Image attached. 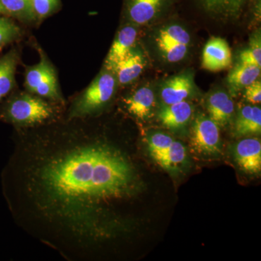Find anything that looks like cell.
Here are the masks:
<instances>
[{
  "instance_id": "cell-1",
  "label": "cell",
  "mask_w": 261,
  "mask_h": 261,
  "mask_svg": "<svg viewBox=\"0 0 261 261\" xmlns=\"http://www.w3.org/2000/svg\"><path fill=\"white\" fill-rule=\"evenodd\" d=\"M137 185L124 151L84 134L24 136L4 176L17 224L69 261L92 258L101 244L126 231L111 207Z\"/></svg>"
},
{
  "instance_id": "cell-2",
  "label": "cell",
  "mask_w": 261,
  "mask_h": 261,
  "mask_svg": "<svg viewBox=\"0 0 261 261\" xmlns=\"http://www.w3.org/2000/svg\"><path fill=\"white\" fill-rule=\"evenodd\" d=\"M116 85V76L109 70L99 73L73 102L68 113V119L87 118L102 109L112 99Z\"/></svg>"
},
{
  "instance_id": "cell-3",
  "label": "cell",
  "mask_w": 261,
  "mask_h": 261,
  "mask_svg": "<svg viewBox=\"0 0 261 261\" xmlns=\"http://www.w3.org/2000/svg\"><path fill=\"white\" fill-rule=\"evenodd\" d=\"M7 121L22 127L40 126L55 116V109L42 99L21 94L12 99L5 108Z\"/></svg>"
},
{
  "instance_id": "cell-4",
  "label": "cell",
  "mask_w": 261,
  "mask_h": 261,
  "mask_svg": "<svg viewBox=\"0 0 261 261\" xmlns=\"http://www.w3.org/2000/svg\"><path fill=\"white\" fill-rule=\"evenodd\" d=\"M154 42L160 55L171 63L183 61L188 53L191 37L178 24H171L160 29L154 37Z\"/></svg>"
},
{
  "instance_id": "cell-5",
  "label": "cell",
  "mask_w": 261,
  "mask_h": 261,
  "mask_svg": "<svg viewBox=\"0 0 261 261\" xmlns=\"http://www.w3.org/2000/svg\"><path fill=\"white\" fill-rule=\"evenodd\" d=\"M192 145L201 154H219L221 149L219 126L209 117L197 116L192 125Z\"/></svg>"
},
{
  "instance_id": "cell-6",
  "label": "cell",
  "mask_w": 261,
  "mask_h": 261,
  "mask_svg": "<svg viewBox=\"0 0 261 261\" xmlns=\"http://www.w3.org/2000/svg\"><path fill=\"white\" fill-rule=\"evenodd\" d=\"M193 75L184 73L171 77L163 84L161 97L163 104L171 105L185 101L195 92Z\"/></svg>"
},
{
  "instance_id": "cell-7",
  "label": "cell",
  "mask_w": 261,
  "mask_h": 261,
  "mask_svg": "<svg viewBox=\"0 0 261 261\" xmlns=\"http://www.w3.org/2000/svg\"><path fill=\"white\" fill-rule=\"evenodd\" d=\"M172 0H126V13L132 23L145 25L169 6Z\"/></svg>"
},
{
  "instance_id": "cell-8",
  "label": "cell",
  "mask_w": 261,
  "mask_h": 261,
  "mask_svg": "<svg viewBox=\"0 0 261 261\" xmlns=\"http://www.w3.org/2000/svg\"><path fill=\"white\" fill-rule=\"evenodd\" d=\"M231 61V51L228 42L222 38H211L202 53V67L211 71H219L228 68Z\"/></svg>"
},
{
  "instance_id": "cell-9",
  "label": "cell",
  "mask_w": 261,
  "mask_h": 261,
  "mask_svg": "<svg viewBox=\"0 0 261 261\" xmlns=\"http://www.w3.org/2000/svg\"><path fill=\"white\" fill-rule=\"evenodd\" d=\"M235 161L245 172L257 174L261 170V143L256 138L240 141L234 148Z\"/></svg>"
},
{
  "instance_id": "cell-10",
  "label": "cell",
  "mask_w": 261,
  "mask_h": 261,
  "mask_svg": "<svg viewBox=\"0 0 261 261\" xmlns=\"http://www.w3.org/2000/svg\"><path fill=\"white\" fill-rule=\"evenodd\" d=\"M145 65V57L140 51L134 47L121 61L115 65L111 71L114 72L118 83L126 85L140 76Z\"/></svg>"
},
{
  "instance_id": "cell-11",
  "label": "cell",
  "mask_w": 261,
  "mask_h": 261,
  "mask_svg": "<svg viewBox=\"0 0 261 261\" xmlns=\"http://www.w3.org/2000/svg\"><path fill=\"white\" fill-rule=\"evenodd\" d=\"M124 104L127 111L137 119H148L155 107L153 91L148 87H141L124 99Z\"/></svg>"
},
{
  "instance_id": "cell-12",
  "label": "cell",
  "mask_w": 261,
  "mask_h": 261,
  "mask_svg": "<svg viewBox=\"0 0 261 261\" xmlns=\"http://www.w3.org/2000/svg\"><path fill=\"white\" fill-rule=\"evenodd\" d=\"M193 108L186 100L164 105L159 112V119L163 126L173 130L181 129L191 119Z\"/></svg>"
},
{
  "instance_id": "cell-13",
  "label": "cell",
  "mask_w": 261,
  "mask_h": 261,
  "mask_svg": "<svg viewBox=\"0 0 261 261\" xmlns=\"http://www.w3.org/2000/svg\"><path fill=\"white\" fill-rule=\"evenodd\" d=\"M137 29L130 25L123 27L118 32L106 58V68L108 70L111 71L115 65L121 61L133 49L137 40Z\"/></svg>"
},
{
  "instance_id": "cell-14",
  "label": "cell",
  "mask_w": 261,
  "mask_h": 261,
  "mask_svg": "<svg viewBox=\"0 0 261 261\" xmlns=\"http://www.w3.org/2000/svg\"><path fill=\"white\" fill-rule=\"evenodd\" d=\"M209 118L220 126H225L232 118L234 106L231 98L224 91H216L209 96L207 102Z\"/></svg>"
},
{
  "instance_id": "cell-15",
  "label": "cell",
  "mask_w": 261,
  "mask_h": 261,
  "mask_svg": "<svg viewBox=\"0 0 261 261\" xmlns=\"http://www.w3.org/2000/svg\"><path fill=\"white\" fill-rule=\"evenodd\" d=\"M250 0H197L206 13L223 18H238Z\"/></svg>"
},
{
  "instance_id": "cell-16",
  "label": "cell",
  "mask_w": 261,
  "mask_h": 261,
  "mask_svg": "<svg viewBox=\"0 0 261 261\" xmlns=\"http://www.w3.org/2000/svg\"><path fill=\"white\" fill-rule=\"evenodd\" d=\"M235 135L238 137L260 135L261 109L257 106H244L239 111L235 122Z\"/></svg>"
},
{
  "instance_id": "cell-17",
  "label": "cell",
  "mask_w": 261,
  "mask_h": 261,
  "mask_svg": "<svg viewBox=\"0 0 261 261\" xmlns=\"http://www.w3.org/2000/svg\"><path fill=\"white\" fill-rule=\"evenodd\" d=\"M260 67L240 63L228 73L227 83L231 94H237L258 80Z\"/></svg>"
},
{
  "instance_id": "cell-18",
  "label": "cell",
  "mask_w": 261,
  "mask_h": 261,
  "mask_svg": "<svg viewBox=\"0 0 261 261\" xmlns=\"http://www.w3.org/2000/svg\"><path fill=\"white\" fill-rule=\"evenodd\" d=\"M18 56L15 51H10L0 59V100L15 85V73Z\"/></svg>"
},
{
  "instance_id": "cell-19",
  "label": "cell",
  "mask_w": 261,
  "mask_h": 261,
  "mask_svg": "<svg viewBox=\"0 0 261 261\" xmlns=\"http://www.w3.org/2000/svg\"><path fill=\"white\" fill-rule=\"evenodd\" d=\"M154 160L166 171H177L186 161V148L181 142L174 140L163 153Z\"/></svg>"
},
{
  "instance_id": "cell-20",
  "label": "cell",
  "mask_w": 261,
  "mask_h": 261,
  "mask_svg": "<svg viewBox=\"0 0 261 261\" xmlns=\"http://www.w3.org/2000/svg\"><path fill=\"white\" fill-rule=\"evenodd\" d=\"M5 13L23 20H32L36 18L32 0H0Z\"/></svg>"
},
{
  "instance_id": "cell-21",
  "label": "cell",
  "mask_w": 261,
  "mask_h": 261,
  "mask_svg": "<svg viewBox=\"0 0 261 261\" xmlns=\"http://www.w3.org/2000/svg\"><path fill=\"white\" fill-rule=\"evenodd\" d=\"M54 68L44 58L37 65L31 67L25 74V87L34 93V90L41 82L47 77Z\"/></svg>"
},
{
  "instance_id": "cell-22",
  "label": "cell",
  "mask_w": 261,
  "mask_h": 261,
  "mask_svg": "<svg viewBox=\"0 0 261 261\" xmlns=\"http://www.w3.org/2000/svg\"><path fill=\"white\" fill-rule=\"evenodd\" d=\"M34 94L39 97L47 98L56 102H62L63 98L58 88V80L55 70L50 72L45 79L38 86Z\"/></svg>"
},
{
  "instance_id": "cell-23",
  "label": "cell",
  "mask_w": 261,
  "mask_h": 261,
  "mask_svg": "<svg viewBox=\"0 0 261 261\" xmlns=\"http://www.w3.org/2000/svg\"><path fill=\"white\" fill-rule=\"evenodd\" d=\"M240 63L261 67V46L260 35L252 38L250 46L240 54Z\"/></svg>"
},
{
  "instance_id": "cell-24",
  "label": "cell",
  "mask_w": 261,
  "mask_h": 261,
  "mask_svg": "<svg viewBox=\"0 0 261 261\" xmlns=\"http://www.w3.org/2000/svg\"><path fill=\"white\" fill-rule=\"evenodd\" d=\"M173 141L172 137L161 132H156L149 136V150L153 159L163 153L171 146Z\"/></svg>"
},
{
  "instance_id": "cell-25",
  "label": "cell",
  "mask_w": 261,
  "mask_h": 261,
  "mask_svg": "<svg viewBox=\"0 0 261 261\" xmlns=\"http://www.w3.org/2000/svg\"><path fill=\"white\" fill-rule=\"evenodd\" d=\"M20 29L8 19L0 18V50L18 37Z\"/></svg>"
},
{
  "instance_id": "cell-26",
  "label": "cell",
  "mask_w": 261,
  "mask_h": 261,
  "mask_svg": "<svg viewBox=\"0 0 261 261\" xmlns=\"http://www.w3.org/2000/svg\"><path fill=\"white\" fill-rule=\"evenodd\" d=\"M36 18L43 19L54 13L59 7V0H32Z\"/></svg>"
},
{
  "instance_id": "cell-27",
  "label": "cell",
  "mask_w": 261,
  "mask_h": 261,
  "mask_svg": "<svg viewBox=\"0 0 261 261\" xmlns=\"http://www.w3.org/2000/svg\"><path fill=\"white\" fill-rule=\"evenodd\" d=\"M244 97L247 102L252 103V104H260L261 102V83L260 81H255L250 85L245 87Z\"/></svg>"
},
{
  "instance_id": "cell-28",
  "label": "cell",
  "mask_w": 261,
  "mask_h": 261,
  "mask_svg": "<svg viewBox=\"0 0 261 261\" xmlns=\"http://www.w3.org/2000/svg\"><path fill=\"white\" fill-rule=\"evenodd\" d=\"M4 13H5L4 8H3V5H2L1 3V1H0V14Z\"/></svg>"
}]
</instances>
